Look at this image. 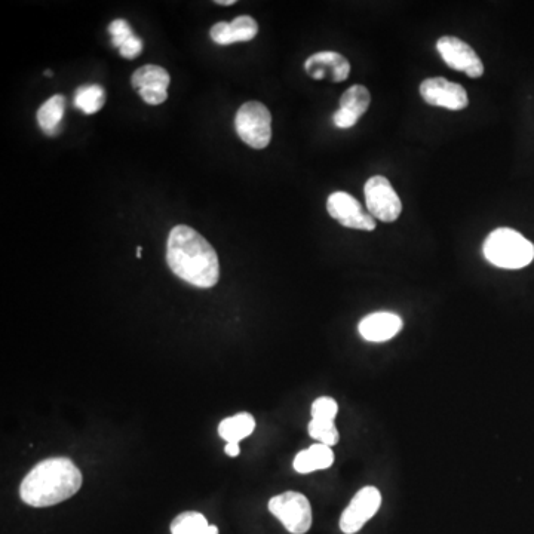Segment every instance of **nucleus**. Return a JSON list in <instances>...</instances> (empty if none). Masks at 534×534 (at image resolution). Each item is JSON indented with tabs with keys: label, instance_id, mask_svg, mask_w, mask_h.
Segmentation results:
<instances>
[{
	"label": "nucleus",
	"instance_id": "1",
	"mask_svg": "<svg viewBox=\"0 0 534 534\" xmlns=\"http://www.w3.org/2000/svg\"><path fill=\"white\" fill-rule=\"evenodd\" d=\"M167 263L174 275L198 288L219 282L220 263L213 245L192 227H174L168 236Z\"/></svg>",
	"mask_w": 534,
	"mask_h": 534
},
{
	"label": "nucleus",
	"instance_id": "2",
	"mask_svg": "<svg viewBox=\"0 0 534 534\" xmlns=\"http://www.w3.org/2000/svg\"><path fill=\"white\" fill-rule=\"evenodd\" d=\"M82 487L78 466L67 457H52L38 463L24 478L21 500L33 508H48L75 496Z\"/></svg>",
	"mask_w": 534,
	"mask_h": 534
},
{
	"label": "nucleus",
	"instance_id": "3",
	"mask_svg": "<svg viewBox=\"0 0 534 534\" xmlns=\"http://www.w3.org/2000/svg\"><path fill=\"white\" fill-rule=\"evenodd\" d=\"M484 257L500 269H523L534 260V245L517 230L500 227L487 236Z\"/></svg>",
	"mask_w": 534,
	"mask_h": 534
},
{
	"label": "nucleus",
	"instance_id": "4",
	"mask_svg": "<svg viewBox=\"0 0 534 534\" xmlns=\"http://www.w3.org/2000/svg\"><path fill=\"white\" fill-rule=\"evenodd\" d=\"M236 133L253 149L262 150L272 140V115L260 101H248L236 113Z\"/></svg>",
	"mask_w": 534,
	"mask_h": 534
},
{
	"label": "nucleus",
	"instance_id": "5",
	"mask_svg": "<svg viewBox=\"0 0 534 534\" xmlns=\"http://www.w3.org/2000/svg\"><path fill=\"white\" fill-rule=\"evenodd\" d=\"M269 511L284 524L291 534H306L311 530L312 506L305 494L285 491L269 500Z\"/></svg>",
	"mask_w": 534,
	"mask_h": 534
},
{
	"label": "nucleus",
	"instance_id": "6",
	"mask_svg": "<svg viewBox=\"0 0 534 534\" xmlns=\"http://www.w3.org/2000/svg\"><path fill=\"white\" fill-rule=\"evenodd\" d=\"M364 195L368 213L374 219L383 223H394L400 219L402 202L388 178L383 176L368 178L364 186Z\"/></svg>",
	"mask_w": 534,
	"mask_h": 534
},
{
	"label": "nucleus",
	"instance_id": "7",
	"mask_svg": "<svg viewBox=\"0 0 534 534\" xmlns=\"http://www.w3.org/2000/svg\"><path fill=\"white\" fill-rule=\"evenodd\" d=\"M382 506V494L376 487H364L355 494L340 517V530L345 534L358 533Z\"/></svg>",
	"mask_w": 534,
	"mask_h": 534
},
{
	"label": "nucleus",
	"instance_id": "8",
	"mask_svg": "<svg viewBox=\"0 0 534 534\" xmlns=\"http://www.w3.org/2000/svg\"><path fill=\"white\" fill-rule=\"evenodd\" d=\"M441 58L450 69L466 73L469 78H481L484 75V64L471 45L454 36H444L437 42Z\"/></svg>",
	"mask_w": 534,
	"mask_h": 534
},
{
	"label": "nucleus",
	"instance_id": "9",
	"mask_svg": "<svg viewBox=\"0 0 534 534\" xmlns=\"http://www.w3.org/2000/svg\"><path fill=\"white\" fill-rule=\"evenodd\" d=\"M327 210L337 223L349 229L364 230V232L376 229V219L349 193H331L328 196Z\"/></svg>",
	"mask_w": 534,
	"mask_h": 534
},
{
	"label": "nucleus",
	"instance_id": "10",
	"mask_svg": "<svg viewBox=\"0 0 534 534\" xmlns=\"http://www.w3.org/2000/svg\"><path fill=\"white\" fill-rule=\"evenodd\" d=\"M420 95L431 106L448 110H463L469 104L466 89L445 78H429L423 81L420 85Z\"/></svg>",
	"mask_w": 534,
	"mask_h": 534
},
{
	"label": "nucleus",
	"instance_id": "11",
	"mask_svg": "<svg viewBox=\"0 0 534 534\" xmlns=\"http://www.w3.org/2000/svg\"><path fill=\"white\" fill-rule=\"evenodd\" d=\"M305 70L312 79L321 81L328 79L331 82H343L349 78L351 64L348 58L343 57L339 52H316L306 60Z\"/></svg>",
	"mask_w": 534,
	"mask_h": 534
},
{
	"label": "nucleus",
	"instance_id": "12",
	"mask_svg": "<svg viewBox=\"0 0 534 534\" xmlns=\"http://www.w3.org/2000/svg\"><path fill=\"white\" fill-rule=\"evenodd\" d=\"M371 95L362 85H354L340 98V109L334 113V125L340 130L355 127L356 122L367 113L370 107Z\"/></svg>",
	"mask_w": 534,
	"mask_h": 534
},
{
	"label": "nucleus",
	"instance_id": "13",
	"mask_svg": "<svg viewBox=\"0 0 534 534\" xmlns=\"http://www.w3.org/2000/svg\"><path fill=\"white\" fill-rule=\"evenodd\" d=\"M401 330V316L392 312L371 313L365 316L358 325L362 339L373 343L388 342L394 339Z\"/></svg>",
	"mask_w": 534,
	"mask_h": 534
},
{
	"label": "nucleus",
	"instance_id": "14",
	"mask_svg": "<svg viewBox=\"0 0 534 534\" xmlns=\"http://www.w3.org/2000/svg\"><path fill=\"white\" fill-rule=\"evenodd\" d=\"M334 453L331 447L325 444H313L308 450L300 451L294 459V469L299 474H311L333 466Z\"/></svg>",
	"mask_w": 534,
	"mask_h": 534
},
{
	"label": "nucleus",
	"instance_id": "15",
	"mask_svg": "<svg viewBox=\"0 0 534 534\" xmlns=\"http://www.w3.org/2000/svg\"><path fill=\"white\" fill-rule=\"evenodd\" d=\"M256 429V419L253 414L239 413L233 417H227L219 425V434L227 443H241L250 437Z\"/></svg>",
	"mask_w": 534,
	"mask_h": 534
},
{
	"label": "nucleus",
	"instance_id": "16",
	"mask_svg": "<svg viewBox=\"0 0 534 534\" xmlns=\"http://www.w3.org/2000/svg\"><path fill=\"white\" fill-rule=\"evenodd\" d=\"M66 109V98L63 95H54L38 110V122L46 135H57L61 130V122Z\"/></svg>",
	"mask_w": 534,
	"mask_h": 534
},
{
	"label": "nucleus",
	"instance_id": "17",
	"mask_svg": "<svg viewBox=\"0 0 534 534\" xmlns=\"http://www.w3.org/2000/svg\"><path fill=\"white\" fill-rule=\"evenodd\" d=\"M173 534H219L216 526L208 524L201 512L187 511L177 515L171 523Z\"/></svg>",
	"mask_w": 534,
	"mask_h": 534
},
{
	"label": "nucleus",
	"instance_id": "18",
	"mask_svg": "<svg viewBox=\"0 0 534 534\" xmlns=\"http://www.w3.org/2000/svg\"><path fill=\"white\" fill-rule=\"evenodd\" d=\"M170 81V75H168L167 70L162 69L161 66H155V64H147V66L135 70L133 79H131L133 87L138 91L152 87L168 88Z\"/></svg>",
	"mask_w": 534,
	"mask_h": 534
},
{
	"label": "nucleus",
	"instance_id": "19",
	"mask_svg": "<svg viewBox=\"0 0 534 534\" xmlns=\"http://www.w3.org/2000/svg\"><path fill=\"white\" fill-rule=\"evenodd\" d=\"M106 92L100 85H85L76 91L75 106L85 115H94L103 109Z\"/></svg>",
	"mask_w": 534,
	"mask_h": 534
},
{
	"label": "nucleus",
	"instance_id": "20",
	"mask_svg": "<svg viewBox=\"0 0 534 534\" xmlns=\"http://www.w3.org/2000/svg\"><path fill=\"white\" fill-rule=\"evenodd\" d=\"M230 24V35H232L233 44L236 42H250L256 38L259 33V24L254 18L248 15H241L235 18Z\"/></svg>",
	"mask_w": 534,
	"mask_h": 534
},
{
	"label": "nucleus",
	"instance_id": "21",
	"mask_svg": "<svg viewBox=\"0 0 534 534\" xmlns=\"http://www.w3.org/2000/svg\"><path fill=\"white\" fill-rule=\"evenodd\" d=\"M308 431L313 440L319 441V444H325L328 445V447H333V445L339 443L340 434L339 431H337L334 422L312 419L311 423H309Z\"/></svg>",
	"mask_w": 534,
	"mask_h": 534
},
{
	"label": "nucleus",
	"instance_id": "22",
	"mask_svg": "<svg viewBox=\"0 0 534 534\" xmlns=\"http://www.w3.org/2000/svg\"><path fill=\"white\" fill-rule=\"evenodd\" d=\"M337 413H339V404L336 400L330 397H321L313 401L312 404V419L327 420V422H334Z\"/></svg>",
	"mask_w": 534,
	"mask_h": 534
},
{
	"label": "nucleus",
	"instance_id": "23",
	"mask_svg": "<svg viewBox=\"0 0 534 534\" xmlns=\"http://www.w3.org/2000/svg\"><path fill=\"white\" fill-rule=\"evenodd\" d=\"M109 33L112 35L113 45L118 46V48H121L131 36H134L130 24L125 20H115L110 23Z\"/></svg>",
	"mask_w": 534,
	"mask_h": 534
},
{
	"label": "nucleus",
	"instance_id": "24",
	"mask_svg": "<svg viewBox=\"0 0 534 534\" xmlns=\"http://www.w3.org/2000/svg\"><path fill=\"white\" fill-rule=\"evenodd\" d=\"M168 88L164 87H152L140 89L141 98L144 103L150 104V106H159V104L165 103L168 98Z\"/></svg>",
	"mask_w": 534,
	"mask_h": 534
},
{
	"label": "nucleus",
	"instance_id": "25",
	"mask_svg": "<svg viewBox=\"0 0 534 534\" xmlns=\"http://www.w3.org/2000/svg\"><path fill=\"white\" fill-rule=\"evenodd\" d=\"M211 39L216 42L217 45H232V35H230V24L229 23H217L216 26H213L210 32Z\"/></svg>",
	"mask_w": 534,
	"mask_h": 534
},
{
	"label": "nucleus",
	"instance_id": "26",
	"mask_svg": "<svg viewBox=\"0 0 534 534\" xmlns=\"http://www.w3.org/2000/svg\"><path fill=\"white\" fill-rule=\"evenodd\" d=\"M141 51H143V41L135 35L131 36V38L119 48L122 57L127 58V60H134V58H137L138 55L141 54Z\"/></svg>",
	"mask_w": 534,
	"mask_h": 534
},
{
	"label": "nucleus",
	"instance_id": "27",
	"mask_svg": "<svg viewBox=\"0 0 534 534\" xmlns=\"http://www.w3.org/2000/svg\"><path fill=\"white\" fill-rule=\"evenodd\" d=\"M224 451H226L227 456L236 457L241 453V447H239L238 443H227Z\"/></svg>",
	"mask_w": 534,
	"mask_h": 534
},
{
	"label": "nucleus",
	"instance_id": "28",
	"mask_svg": "<svg viewBox=\"0 0 534 534\" xmlns=\"http://www.w3.org/2000/svg\"><path fill=\"white\" fill-rule=\"evenodd\" d=\"M216 3L220 6H230L235 5V0H217Z\"/></svg>",
	"mask_w": 534,
	"mask_h": 534
}]
</instances>
